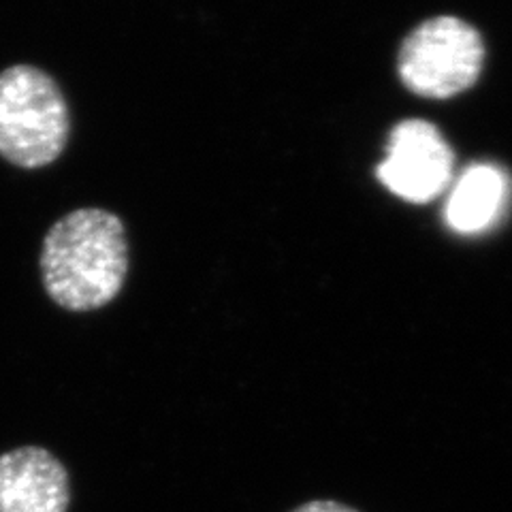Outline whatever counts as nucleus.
<instances>
[{
	"label": "nucleus",
	"mask_w": 512,
	"mask_h": 512,
	"mask_svg": "<svg viewBox=\"0 0 512 512\" xmlns=\"http://www.w3.org/2000/svg\"><path fill=\"white\" fill-rule=\"evenodd\" d=\"M69 472L41 446L0 455V512H67Z\"/></svg>",
	"instance_id": "nucleus-5"
},
{
	"label": "nucleus",
	"mask_w": 512,
	"mask_h": 512,
	"mask_svg": "<svg viewBox=\"0 0 512 512\" xmlns=\"http://www.w3.org/2000/svg\"><path fill=\"white\" fill-rule=\"evenodd\" d=\"M483 41L457 18H436L410 32L399 50L402 82L429 99H448L470 88L483 67Z\"/></svg>",
	"instance_id": "nucleus-3"
},
{
	"label": "nucleus",
	"mask_w": 512,
	"mask_h": 512,
	"mask_svg": "<svg viewBox=\"0 0 512 512\" xmlns=\"http://www.w3.org/2000/svg\"><path fill=\"white\" fill-rule=\"evenodd\" d=\"M291 512H359L355 508H350L346 504L340 502H331V500H314L308 504H301L299 508L291 510Z\"/></svg>",
	"instance_id": "nucleus-7"
},
{
	"label": "nucleus",
	"mask_w": 512,
	"mask_h": 512,
	"mask_svg": "<svg viewBox=\"0 0 512 512\" xmlns=\"http://www.w3.org/2000/svg\"><path fill=\"white\" fill-rule=\"evenodd\" d=\"M126 274L124 222L101 207L62 216L43 239V286L64 310L90 312L107 306L120 295Z\"/></svg>",
	"instance_id": "nucleus-1"
},
{
	"label": "nucleus",
	"mask_w": 512,
	"mask_h": 512,
	"mask_svg": "<svg viewBox=\"0 0 512 512\" xmlns=\"http://www.w3.org/2000/svg\"><path fill=\"white\" fill-rule=\"evenodd\" d=\"M508 184L500 169L470 167L455 184L446 203V222L459 233H478L491 227L506 201Z\"/></svg>",
	"instance_id": "nucleus-6"
},
{
	"label": "nucleus",
	"mask_w": 512,
	"mask_h": 512,
	"mask_svg": "<svg viewBox=\"0 0 512 512\" xmlns=\"http://www.w3.org/2000/svg\"><path fill=\"white\" fill-rule=\"evenodd\" d=\"M71 131L67 99L52 75L13 64L0 73V156L22 169L52 165Z\"/></svg>",
	"instance_id": "nucleus-2"
},
{
	"label": "nucleus",
	"mask_w": 512,
	"mask_h": 512,
	"mask_svg": "<svg viewBox=\"0 0 512 512\" xmlns=\"http://www.w3.org/2000/svg\"><path fill=\"white\" fill-rule=\"evenodd\" d=\"M393 195L410 203H427L446 188L453 175V152L436 126L406 120L393 128L387 156L376 169Z\"/></svg>",
	"instance_id": "nucleus-4"
}]
</instances>
